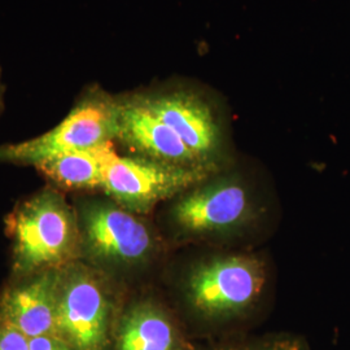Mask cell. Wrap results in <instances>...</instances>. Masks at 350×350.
<instances>
[{"label": "cell", "mask_w": 350, "mask_h": 350, "mask_svg": "<svg viewBox=\"0 0 350 350\" xmlns=\"http://www.w3.org/2000/svg\"><path fill=\"white\" fill-rule=\"evenodd\" d=\"M11 230L18 275L63 269L82 253L79 221L55 191H43L24 202L11 219Z\"/></svg>", "instance_id": "cell-3"}, {"label": "cell", "mask_w": 350, "mask_h": 350, "mask_svg": "<svg viewBox=\"0 0 350 350\" xmlns=\"http://www.w3.org/2000/svg\"><path fill=\"white\" fill-rule=\"evenodd\" d=\"M63 269L39 273L30 282L8 289L0 299V323L11 325L29 338L59 336L57 312Z\"/></svg>", "instance_id": "cell-11"}, {"label": "cell", "mask_w": 350, "mask_h": 350, "mask_svg": "<svg viewBox=\"0 0 350 350\" xmlns=\"http://www.w3.org/2000/svg\"><path fill=\"white\" fill-rule=\"evenodd\" d=\"M79 228L82 250L103 271H138L163 253V240L159 232L142 215L113 200L86 205Z\"/></svg>", "instance_id": "cell-6"}, {"label": "cell", "mask_w": 350, "mask_h": 350, "mask_svg": "<svg viewBox=\"0 0 350 350\" xmlns=\"http://www.w3.org/2000/svg\"><path fill=\"white\" fill-rule=\"evenodd\" d=\"M267 262L250 250H214L191 258L176 279L175 306L195 341L238 335L261 312Z\"/></svg>", "instance_id": "cell-1"}, {"label": "cell", "mask_w": 350, "mask_h": 350, "mask_svg": "<svg viewBox=\"0 0 350 350\" xmlns=\"http://www.w3.org/2000/svg\"><path fill=\"white\" fill-rule=\"evenodd\" d=\"M140 96L206 169L219 172L234 165L227 116L209 92L188 85H176L140 94Z\"/></svg>", "instance_id": "cell-5"}, {"label": "cell", "mask_w": 350, "mask_h": 350, "mask_svg": "<svg viewBox=\"0 0 350 350\" xmlns=\"http://www.w3.org/2000/svg\"><path fill=\"white\" fill-rule=\"evenodd\" d=\"M116 139L131 150L134 156L180 167L212 172L202 165L169 126L150 111L140 94L117 98Z\"/></svg>", "instance_id": "cell-9"}, {"label": "cell", "mask_w": 350, "mask_h": 350, "mask_svg": "<svg viewBox=\"0 0 350 350\" xmlns=\"http://www.w3.org/2000/svg\"><path fill=\"white\" fill-rule=\"evenodd\" d=\"M116 153L111 142L96 148L53 156L38 163L37 167L64 187L103 189L105 169Z\"/></svg>", "instance_id": "cell-12"}, {"label": "cell", "mask_w": 350, "mask_h": 350, "mask_svg": "<svg viewBox=\"0 0 350 350\" xmlns=\"http://www.w3.org/2000/svg\"><path fill=\"white\" fill-rule=\"evenodd\" d=\"M196 350H310L306 340L289 332L262 336L232 335L196 342Z\"/></svg>", "instance_id": "cell-13"}, {"label": "cell", "mask_w": 350, "mask_h": 350, "mask_svg": "<svg viewBox=\"0 0 350 350\" xmlns=\"http://www.w3.org/2000/svg\"><path fill=\"white\" fill-rule=\"evenodd\" d=\"M212 174L206 170L116 153L105 169L103 191L122 208L146 215L159 204L174 199Z\"/></svg>", "instance_id": "cell-8"}, {"label": "cell", "mask_w": 350, "mask_h": 350, "mask_svg": "<svg viewBox=\"0 0 350 350\" xmlns=\"http://www.w3.org/2000/svg\"><path fill=\"white\" fill-rule=\"evenodd\" d=\"M117 98L91 92L49 133L0 148V161L34 165L68 152L91 150L116 139Z\"/></svg>", "instance_id": "cell-7"}, {"label": "cell", "mask_w": 350, "mask_h": 350, "mask_svg": "<svg viewBox=\"0 0 350 350\" xmlns=\"http://www.w3.org/2000/svg\"><path fill=\"white\" fill-rule=\"evenodd\" d=\"M30 350H75L64 338L56 335H44L30 338Z\"/></svg>", "instance_id": "cell-15"}, {"label": "cell", "mask_w": 350, "mask_h": 350, "mask_svg": "<svg viewBox=\"0 0 350 350\" xmlns=\"http://www.w3.org/2000/svg\"><path fill=\"white\" fill-rule=\"evenodd\" d=\"M0 350H30V338L11 325L0 323Z\"/></svg>", "instance_id": "cell-14"}, {"label": "cell", "mask_w": 350, "mask_h": 350, "mask_svg": "<svg viewBox=\"0 0 350 350\" xmlns=\"http://www.w3.org/2000/svg\"><path fill=\"white\" fill-rule=\"evenodd\" d=\"M167 202L172 238L185 245L238 243L258 227L267 209L260 189L235 165L213 173Z\"/></svg>", "instance_id": "cell-2"}, {"label": "cell", "mask_w": 350, "mask_h": 350, "mask_svg": "<svg viewBox=\"0 0 350 350\" xmlns=\"http://www.w3.org/2000/svg\"><path fill=\"white\" fill-rule=\"evenodd\" d=\"M174 306L142 297L122 306L112 350H196Z\"/></svg>", "instance_id": "cell-10"}, {"label": "cell", "mask_w": 350, "mask_h": 350, "mask_svg": "<svg viewBox=\"0 0 350 350\" xmlns=\"http://www.w3.org/2000/svg\"><path fill=\"white\" fill-rule=\"evenodd\" d=\"M122 306L112 276L75 262L62 270L57 334L75 350H112Z\"/></svg>", "instance_id": "cell-4"}]
</instances>
